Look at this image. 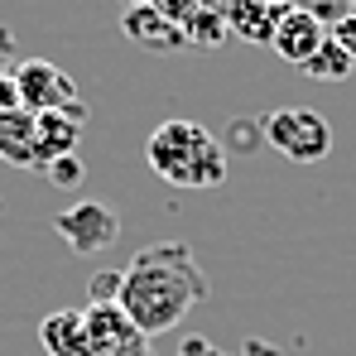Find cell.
<instances>
[{
    "instance_id": "cell-1",
    "label": "cell",
    "mask_w": 356,
    "mask_h": 356,
    "mask_svg": "<svg viewBox=\"0 0 356 356\" xmlns=\"http://www.w3.org/2000/svg\"><path fill=\"white\" fill-rule=\"evenodd\" d=\"M212 294L197 255L183 241H154L140 245L125 265V284H120V313L130 318V327L140 337H164L178 323Z\"/></svg>"
},
{
    "instance_id": "cell-2",
    "label": "cell",
    "mask_w": 356,
    "mask_h": 356,
    "mask_svg": "<svg viewBox=\"0 0 356 356\" xmlns=\"http://www.w3.org/2000/svg\"><path fill=\"white\" fill-rule=\"evenodd\" d=\"M145 164L174 188H222L227 183V149L197 120H164L145 140Z\"/></svg>"
},
{
    "instance_id": "cell-3",
    "label": "cell",
    "mask_w": 356,
    "mask_h": 356,
    "mask_svg": "<svg viewBox=\"0 0 356 356\" xmlns=\"http://www.w3.org/2000/svg\"><path fill=\"white\" fill-rule=\"evenodd\" d=\"M260 140L294 164H318L332 149V125L313 106H275L270 116H260Z\"/></svg>"
},
{
    "instance_id": "cell-4",
    "label": "cell",
    "mask_w": 356,
    "mask_h": 356,
    "mask_svg": "<svg viewBox=\"0 0 356 356\" xmlns=\"http://www.w3.org/2000/svg\"><path fill=\"white\" fill-rule=\"evenodd\" d=\"M54 232L67 241L72 255H102L106 245H116L120 236V217L111 202H97V197H82L72 207H63L54 217Z\"/></svg>"
},
{
    "instance_id": "cell-5",
    "label": "cell",
    "mask_w": 356,
    "mask_h": 356,
    "mask_svg": "<svg viewBox=\"0 0 356 356\" xmlns=\"http://www.w3.org/2000/svg\"><path fill=\"white\" fill-rule=\"evenodd\" d=\"M10 77H15V87H19L24 111H34V116H44V111H63V106L77 102V82L63 72L58 63H49V58H19Z\"/></svg>"
},
{
    "instance_id": "cell-6",
    "label": "cell",
    "mask_w": 356,
    "mask_h": 356,
    "mask_svg": "<svg viewBox=\"0 0 356 356\" xmlns=\"http://www.w3.org/2000/svg\"><path fill=\"white\" fill-rule=\"evenodd\" d=\"M120 34L130 44H140L145 54H188V39L169 15H159L154 5H125L120 15Z\"/></svg>"
},
{
    "instance_id": "cell-7",
    "label": "cell",
    "mask_w": 356,
    "mask_h": 356,
    "mask_svg": "<svg viewBox=\"0 0 356 356\" xmlns=\"http://www.w3.org/2000/svg\"><path fill=\"white\" fill-rule=\"evenodd\" d=\"M327 34H332V29H327L318 15H308V10H284V15H280V29H275V39H270V49L289 63V67H303V63L327 44Z\"/></svg>"
},
{
    "instance_id": "cell-8",
    "label": "cell",
    "mask_w": 356,
    "mask_h": 356,
    "mask_svg": "<svg viewBox=\"0 0 356 356\" xmlns=\"http://www.w3.org/2000/svg\"><path fill=\"white\" fill-rule=\"evenodd\" d=\"M34 120H39V159H44V169L54 159L77 154V145L87 135V106L82 102H72L63 111H44V116H34Z\"/></svg>"
},
{
    "instance_id": "cell-9",
    "label": "cell",
    "mask_w": 356,
    "mask_h": 356,
    "mask_svg": "<svg viewBox=\"0 0 356 356\" xmlns=\"http://www.w3.org/2000/svg\"><path fill=\"white\" fill-rule=\"evenodd\" d=\"M0 159L15 164V169H34L44 174V159H39V120L34 111H0Z\"/></svg>"
},
{
    "instance_id": "cell-10",
    "label": "cell",
    "mask_w": 356,
    "mask_h": 356,
    "mask_svg": "<svg viewBox=\"0 0 356 356\" xmlns=\"http://www.w3.org/2000/svg\"><path fill=\"white\" fill-rule=\"evenodd\" d=\"M39 347L44 356H92V332H87V308H58L39 323Z\"/></svg>"
},
{
    "instance_id": "cell-11",
    "label": "cell",
    "mask_w": 356,
    "mask_h": 356,
    "mask_svg": "<svg viewBox=\"0 0 356 356\" xmlns=\"http://www.w3.org/2000/svg\"><path fill=\"white\" fill-rule=\"evenodd\" d=\"M280 15H284V5H275V0H232L222 10L232 39H241V44H265V49H270V39L280 29Z\"/></svg>"
},
{
    "instance_id": "cell-12",
    "label": "cell",
    "mask_w": 356,
    "mask_h": 356,
    "mask_svg": "<svg viewBox=\"0 0 356 356\" xmlns=\"http://www.w3.org/2000/svg\"><path fill=\"white\" fill-rule=\"evenodd\" d=\"M183 39H188V54H217V49H227L232 29H227V19H222V10L202 5V10H193V15L183 19Z\"/></svg>"
},
{
    "instance_id": "cell-13",
    "label": "cell",
    "mask_w": 356,
    "mask_h": 356,
    "mask_svg": "<svg viewBox=\"0 0 356 356\" xmlns=\"http://www.w3.org/2000/svg\"><path fill=\"white\" fill-rule=\"evenodd\" d=\"M352 67H356L352 54H347V49H342V44L327 34V44H323L313 58L303 63L298 72H303V77H313V82H347V77H352Z\"/></svg>"
},
{
    "instance_id": "cell-14",
    "label": "cell",
    "mask_w": 356,
    "mask_h": 356,
    "mask_svg": "<svg viewBox=\"0 0 356 356\" xmlns=\"http://www.w3.org/2000/svg\"><path fill=\"white\" fill-rule=\"evenodd\" d=\"M275 5H284V10H308V15H318L327 29L352 10V0H275Z\"/></svg>"
},
{
    "instance_id": "cell-15",
    "label": "cell",
    "mask_w": 356,
    "mask_h": 356,
    "mask_svg": "<svg viewBox=\"0 0 356 356\" xmlns=\"http://www.w3.org/2000/svg\"><path fill=\"white\" fill-rule=\"evenodd\" d=\"M120 284H125V270H102L87 280V298L92 303H120Z\"/></svg>"
},
{
    "instance_id": "cell-16",
    "label": "cell",
    "mask_w": 356,
    "mask_h": 356,
    "mask_svg": "<svg viewBox=\"0 0 356 356\" xmlns=\"http://www.w3.org/2000/svg\"><path fill=\"white\" fill-rule=\"evenodd\" d=\"M44 178H49L54 188H77V183H82V159H77V154H67V159H54V164L44 169Z\"/></svg>"
},
{
    "instance_id": "cell-17",
    "label": "cell",
    "mask_w": 356,
    "mask_h": 356,
    "mask_svg": "<svg viewBox=\"0 0 356 356\" xmlns=\"http://www.w3.org/2000/svg\"><path fill=\"white\" fill-rule=\"evenodd\" d=\"M332 39H337V44L352 54V63H356V0H352V10H347V15L332 24Z\"/></svg>"
},
{
    "instance_id": "cell-18",
    "label": "cell",
    "mask_w": 356,
    "mask_h": 356,
    "mask_svg": "<svg viewBox=\"0 0 356 356\" xmlns=\"http://www.w3.org/2000/svg\"><path fill=\"white\" fill-rule=\"evenodd\" d=\"M154 10H159V15H169L178 29H183V19H188L193 10H202V0H154Z\"/></svg>"
},
{
    "instance_id": "cell-19",
    "label": "cell",
    "mask_w": 356,
    "mask_h": 356,
    "mask_svg": "<svg viewBox=\"0 0 356 356\" xmlns=\"http://www.w3.org/2000/svg\"><path fill=\"white\" fill-rule=\"evenodd\" d=\"M92 356H154V347H149V337H125L120 347H111V352H92Z\"/></svg>"
},
{
    "instance_id": "cell-20",
    "label": "cell",
    "mask_w": 356,
    "mask_h": 356,
    "mask_svg": "<svg viewBox=\"0 0 356 356\" xmlns=\"http://www.w3.org/2000/svg\"><path fill=\"white\" fill-rule=\"evenodd\" d=\"M15 63H19V54H15V34L0 24V77H5V72H15Z\"/></svg>"
},
{
    "instance_id": "cell-21",
    "label": "cell",
    "mask_w": 356,
    "mask_h": 356,
    "mask_svg": "<svg viewBox=\"0 0 356 356\" xmlns=\"http://www.w3.org/2000/svg\"><path fill=\"white\" fill-rule=\"evenodd\" d=\"M19 106H24V102H19V87H15V77L5 72V77H0V111H19Z\"/></svg>"
},
{
    "instance_id": "cell-22",
    "label": "cell",
    "mask_w": 356,
    "mask_h": 356,
    "mask_svg": "<svg viewBox=\"0 0 356 356\" xmlns=\"http://www.w3.org/2000/svg\"><path fill=\"white\" fill-rule=\"evenodd\" d=\"M255 140H260V120H255V125H250V120H236V125H232V145L245 149V145H255Z\"/></svg>"
},
{
    "instance_id": "cell-23",
    "label": "cell",
    "mask_w": 356,
    "mask_h": 356,
    "mask_svg": "<svg viewBox=\"0 0 356 356\" xmlns=\"http://www.w3.org/2000/svg\"><path fill=\"white\" fill-rule=\"evenodd\" d=\"M245 356H280L270 342H245Z\"/></svg>"
},
{
    "instance_id": "cell-24",
    "label": "cell",
    "mask_w": 356,
    "mask_h": 356,
    "mask_svg": "<svg viewBox=\"0 0 356 356\" xmlns=\"http://www.w3.org/2000/svg\"><path fill=\"white\" fill-rule=\"evenodd\" d=\"M130 5H154V0H130Z\"/></svg>"
}]
</instances>
